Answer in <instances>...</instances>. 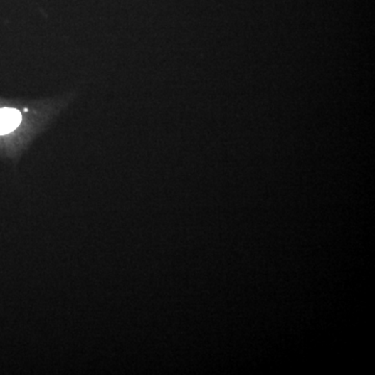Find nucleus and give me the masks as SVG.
I'll return each instance as SVG.
<instances>
[{
	"label": "nucleus",
	"instance_id": "1",
	"mask_svg": "<svg viewBox=\"0 0 375 375\" xmlns=\"http://www.w3.org/2000/svg\"><path fill=\"white\" fill-rule=\"evenodd\" d=\"M21 114L14 109L0 110V134H9L19 125Z\"/></svg>",
	"mask_w": 375,
	"mask_h": 375
}]
</instances>
